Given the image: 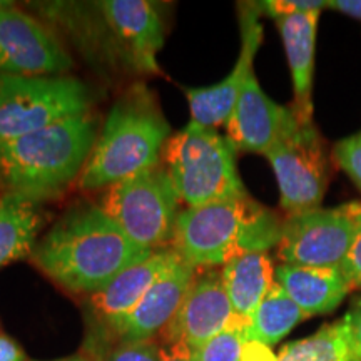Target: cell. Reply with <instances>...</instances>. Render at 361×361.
I'll use <instances>...</instances> for the list:
<instances>
[{
	"mask_svg": "<svg viewBox=\"0 0 361 361\" xmlns=\"http://www.w3.org/2000/svg\"><path fill=\"white\" fill-rule=\"evenodd\" d=\"M152 252L130 241L101 204L89 202L71 207L37 241L30 261L64 290L94 295Z\"/></svg>",
	"mask_w": 361,
	"mask_h": 361,
	"instance_id": "6da1fadb",
	"label": "cell"
},
{
	"mask_svg": "<svg viewBox=\"0 0 361 361\" xmlns=\"http://www.w3.org/2000/svg\"><path fill=\"white\" fill-rule=\"evenodd\" d=\"M97 124L84 114L0 144V194L45 202L80 179L97 141Z\"/></svg>",
	"mask_w": 361,
	"mask_h": 361,
	"instance_id": "7a4b0ae2",
	"label": "cell"
},
{
	"mask_svg": "<svg viewBox=\"0 0 361 361\" xmlns=\"http://www.w3.org/2000/svg\"><path fill=\"white\" fill-rule=\"evenodd\" d=\"M169 133L171 126L156 94L146 84L130 85L104 121L79 179L80 189H109L142 171L157 168Z\"/></svg>",
	"mask_w": 361,
	"mask_h": 361,
	"instance_id": "3957f363",
	"label": "cell"
},
{
	"mask_svg": "<svg viewBox=\"0 0 361 361\" xmlns=\"http://www.w3.org/2000/svg\"><path fill=\"white\" fill-rule=\"evenodd\" d=\"M281 226L273 211L250 196L216 201L180 211L171 247L192 268L211 269L278 246Z\"/></svg>",
	"mask_w": 361,
	"mask_h": 361,
	"instance_id": "277c9868",
	"label": "cell"
},
{
	"mask_svg": "<svg viewBox=\"0 0 361 361\" xmlns=\"http://www.w3.org/2000/svg\"><path fill=\"white\" fill-rule=\"evenodd\" d=\"M236 151L218 129L189 123L164 147L168 173L188 207L250 196L239 178Z\"/></svg>",
	"mask_w": 361,
	"mask_h": 361,
	"instance_id": "5b68a950",
	"label": "cell"
},
{
	"mask_svg": "<svg viewBox=\"0 0 361 361\" xmlns=\"http://www.w3.org/2000/svg\"><path fill=\"white\" fill-rule=\"evenodd\" d=\"M92 90L72 75L0 74V144L89 114Z\"/></svg>",
	"mask_w": 361,
	"mask_h": 361,
	"instance_id": "8992f818",
	"label": "cell"
},
{
	"mask_svg": "<svg viewBox=\"0 0 361 361\" xmlns=\"http://www.w3.org/2000/svg\"><path fill=\"white\" fill-rule=\"evenodd\" d=\"M101 206L130 241L157 251L173 239L180 197L168 169L157 166L111 186Z\"/></svg>",
	"mask_w": 361,
	"mask_h": 361,
	"instance_id": "52a82bcc",
	"label": "cell"
},
{
	"mask_svg": "<svg viewBox=\"0 0 361 361\" xmlns=\"http://www.w3.org/2000/svg\"><path fill=\"white\" fill-rule=\"evenodd\" d=\"M361 218V202L333 209L305 211L283 221L278 255L284 264L333 268L341 266Z\"/></svg>",
	"mask_w": 361,
	"mask_h": 361,
	"instance_id": "ba28073f",
	"label": "cell"
},
{
	"mask_svg": "<svg viewBox=\"0 0 361 361\" xmlns=\"http://www.w3.org/2000/svg\"><path fill=\"white\" fill-rule=\"evenodd\" d=\"M288 216L319 207L328 184L322 139L313 124L296 123L266 152Z\"/></svg>",
	"mask_w": 361,
	"mask_h": 361,
	"instance_id": "9c48e42d",
	"label": "cell"
},
{
	"mask_svg": "<svg viewBox=\"0 0 361 361\" xmlns=\"http://www.w3.org/2000/svg\"><path fill=\"white\" fill-rule=\"evenodd\" d=\"M72 64L71 54L42 22L13 6L0 7V74L67 75Z\"/></svg>",
	"mask_w": 361,
	"mask_h": 361,
	"instance_id": "30bf717a",
	"label": "cell"
},
{
	"mask_svg": "<svg viewBox=\"0 0 361 361\" xmlns=\"http://www.w3.org/2000/svg\"><path fill=\"white\" fill-rule=\"evenodd\" d=\"M261 12L256 4H241L239 7V27H241V51L228 78L207 87H184L191 121L204 128L218 129L228 123L239 94L252 74V62L263 42Z\"/></svg>",
	"mask_w": 361,
	"mask_h": 361,
	"instance_id": "8fae6325",
	"label": "cell"
},
{
	"mask_svg": "<svg viewBox=\"0 0 361 361\" xmlns=\"http://www.w3.org/2000/svg\"><path fill=\"white\" fill-rule=\"evenodd\" d=\"M196 274V268L179 258L152 284L151 290L142 296V300L129 314L94 335L92 341L97 345L101 340L116 341L117 345V343L152 340L173 322Z\"/></svg>",
	"mask_w": 361,
	"mask_h": 361,
	"instance_id": "7c38bea8",
	"label": "cell"
},
{
	"mask_svg": "<svg viewBox=\"0 0 361 361\" xmlns=\"http://www.w3.org/2000/svg\"><path fill=\"white\" fill-rule=\"evenodd\" d=\"M233 322H236V316L226 293L223 274L204 269L196 274L178 313L162 335L166 343H180L194 351Z\"/></svg>",
	"mask_w": 361,
	"mask_h": 361,
	"instance_id": "4fadbf2b",
	"label": "cell"
},
{
	"mask_svg": "<svg viewBox=\"0 0 361 361\" xmlns=\"http://www.w3.org/2000/svg\"><path fill=\"white\" fill-rule=\"evenodd\" d=\"M298 121L293 109L279 106L259 87L255 72L239 94L226 128L238 151L264 154Z\"/></svg>",
	"mask_w": 361,
	"mask_h": 361,
	"instance_id": "5bb4252c",
	"label": "cell"
},
{
	"mask_svg": "<svg viewBox=\"0 0 361 361\" xmlns=\"http://www.w3.org/2000/svg\"><path fill=\"white\" fill-rule=\"evenodd\" d=\"M99 11L119 44L128 51L129 61L142 72L159 74L157 52L164 44V20L147 0H104Z\"/></svg>",
	"mask_w": 361,
	"mask_h": 361,
	"instance_id": "9a60e30c",
	"label": "cell"
},
{
	"mask_svg": "<svg viewBox=\"0 0 361 361\" xmlns=\"http://www.w3.org/2000/svg\"><path fill=\"white\" fill-rule=\"evenodd\" d=\"M179 256L173 247H162L152 252L146 259L139 261L123 273H119L101 291L90 295L89 310L92 319L94 335L101 333L112 323L129 314L142 296L162 274L173 266Z\"/></svg>",
	"mask_w": 361,
	"mask_h": 361,
	"instance_id": "2e32d148",
	"label": "cell"
},
{
	"mask_svg": "<svg viewBox=\"0 0 361 361\" xmlns=\"http://www.w3.org/2000/svg\"><path fill=\"white\" fill-rule=\"evenodd\" d=\"M319 11L293 13L276 17V27L281 34L284 52L290 64L293 90H295V112L301 124H313V72L314 44Z\"/></svg>",
	"mask_w": 361,
	"mask_h": 361,
	"instance_id": "e0dca14e",
	"label": "cell"
},
{
	"mask_svg": "<svg viewBox=\"0 0 361 361\" xmlns=\"http://www.w3.org/2000/svg\"><path fill=\"white\" fill-rule=\"evenodd\" d=\"M274 281L303 310L306 316L331 313L351 290L341 266L313 268L281 264L274 271Z\"/></svg>",
	"mask_w": 361,
	"mask_h": 361,
	"instance_id": "ac0fdd59",
	"label": "cell"
},
{
	"mask_svg": "<svg viewBox=\"0 0 361 361\" xmlns=\"http://www.w3.org/2000/svg\"><path fill=\"white\" fill-rule=\"evenodd\" d=\"M44 223V202L22 194H0V268L30 258Z\"/></svg>",
	"mask_w": 361,
	"mask_h": 361,
	"instance_id": "d6986e66",
	"label": "cell"
},
{
	"mask_svg": "<svg viewBox=\"0 0 361 361\" xmlns=\"http://www.w3.org/2000/svg\"><path fill=\"white\" fill-rule=\"evenodd\" d=\"M221 274L234 316L246 326L274 284V269L269 256L266 252H246L226 263Z\"/></svg>",
	"mask_w": 361,
	"mask_h": 361,
	"instance_id": "ffe728a7",
	"label": "cell"
},
{
	"mask_svg": "<svg viewBox=\"0 0 361 361\" xmlns=\"http://www.w3.org/2000/svg\"><path fill=\"white\" fill-rule=\"evenodd\" d=\"M305 318L308 316L303 313V310L274 281L273 288L245 326V341L263 343L271 348Z\"/></svg>",
	"mask_w": 361,
	"mask_h": 361,
	"instance_id": "44dd1931",
	"label": "cell"
},
{
	"mask_svg": "<svg viewBox=\"0 0 361 361\" xmlns=\"http://www.w3.org/2000/svg\"><path fill=\"white\" fill-rule=\"evenodd\" d=\"M278 361H350L341 322L326 324L314 335L284 345Z\"/></svg>",
	"mask_w": 361,
	"mask_h": 361,
	"instance_id": "7402d4cb",
	"label": "cell"
},
{
	"mask_svg": "<svg viewBox=\"0 0 361 361\" xmlns=\"http://www.w3.org/2000/svg\"><path fill=\"white\" fill-rule=\"evenodd\" d=\"M245 346V324L233 322L224 331L191 351L194 361H241Z\"/></svg>",
	"mask_w": 361,
	"mask_h": 361,
	"instance_id": "603a6c76",
	"label": "cell"
},
{
	"mask_svg": "<svg viewBox=\"0 0 361 361\" xmlns=\"http://www.w3.org/2000/svg\"><path fill=\"white\" fill-rule=\"evenodd\" d=\"M104 361H162V348L154 340L117 343Z\"/></svg>",
	"mask_w": 361,
	"mask_h": 361,
	"instance_id": "cb8c5ba5",
	"label": "cell"
},
{
	"mask_svg": "<svg viewBox=\"0 0 361 361\" xmlns=\"http://www.w3.org/2000/svg\"><path fill=\"white\" fill-rule=\"evenodd\" d=\"M335 159L361 191V133L350 135L336 144Z\"/></svg>",
	"mask_w": 361,
	"mask_h": 361,
	"instance_id": "d4e9b609",
	"label": "cell"
},
{
	"mask_svg": "<svg viewBox=\"0 0 361 361\" xmlns=\"http://www.w3.org/2000/svg\"><path fill=\"white\" fill-rule=\"evenodd\" d=\"M261 13H266L271 19L283 16H293V13H305V12H322L324 7H328V2L322 0H266V2L256 4Z\"/></svg>",
	"mask_w": 361,
	"mask_h": 361,
	"instance_id": "484cf974",
	"label": "cell"
},
{
	"mask_svg": "<svg viewBox=\"0 0 361 361\" xmlns=\"http://www.w3.org/2000/svg\"><path fill=\"white\" fill-rule=\"evenodd\" d=\"M341 322L350 361H361V298L356 300Z\"/></svg>",
	"mask_w": 361,
	"mask_h": 361,
	"instance_id": "4316f807",
	"label": "cell"
},
{
	"mask_svg": "<svg viewBox=\"0 0 361 361\" xmlns=\"http://www.w3.org/2000/svg\"><path fill=\"white\" fill-rule=\"evenodd\" d=\"M341 271L345 274L351 288L360 286L361 288V218L358 223V228H356L353 243H351V247L346 255L345 261L341 263Z\"/></svg>",
	"mask_w": 361,
	"mask_h": 361,
	"instance_id": "83f0119b",
	"label": "cell"
},
{
	"mask_svg": "<svg viewBox=\"0 0 361 361\" xmlns=\"http://www.w3.org/2000/svg\"><path fill=\"white\" fill-rule=\"evenodd\" d=\"M241 361H278V356L271 351L269 346L263 345V343L245 341Z\"/></svg>",
	"mask_w": 361,
	"mask_h": 361,
	"instance_id": "f1b7e54d",
	"label": "cell"
},
{
	"mask_svg": "<svg viewBox=\"0 0 361 361\" xmlns=\"http://www.w3.org/2000/svg\"><path fill=\"white\" fill-rule=\"evenodd\" d=\"M0 361H29L25 351L13 338L0 333Z\"/></svg>",
	"mask_w": 361,
	"mask_h": 361,
	"instance_id": "f546056e",
	"label": "cell"
},
{
	"mask_svg": "<svg viewBox=\"0 0 361 361\" xmlns=\"http://www.w3.org/2000/svg\"><path fill=\"white\" fill-rule=\"evenodd\" d=\"M162 361H194V358L186 345L166 343V346H162Z\"/></svg>",
	"mask_w": 361,
	"mask_h": 361,
	"instance_id": "4dcf8cb0",
	"label": "cell"
},
{
	"mask_svg": "<svg viewBox=\"0 0 361 361\" xmlns=\"http://www.w3.org/2000/svg\"><path fill=\"white\" fill-rule=\"evenodd\" d=\"M328 7L361 20V0H331Z\"/></svg>",
	"mask_w": 361,
	"mask_h": 361,
	"instance_id": "1f68e13d",
	"label": "cell"
},
{
	"mask_svg": "<svg viewBox=\"0 0 361 361\" xmlns=\"http://www.w3.org/2000/svg\"><path fill=\"white\" fill-rule=\"evenodd\" d=\"M56 361H92L85 356H69V358H62V360H56Z\"/></svg>",
	"mask_w": 361,
	"mask_h": 361,
	"instance_id": "d6a6232c",
	"label": "cell"
}]
</instances>
